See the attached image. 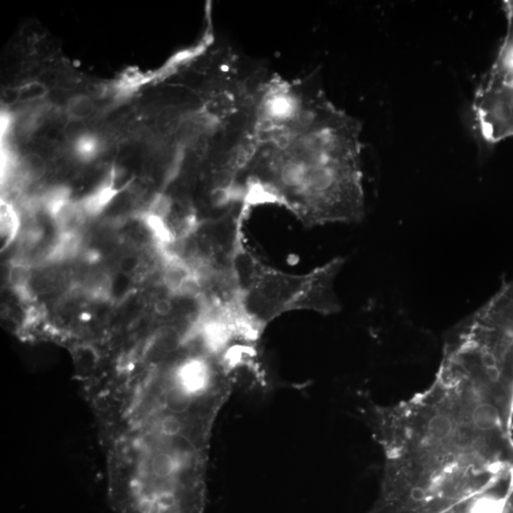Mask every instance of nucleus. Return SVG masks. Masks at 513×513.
Wrapping results in <instances>:
<instances>
[{
    "instance_id": "obj_11",
    "label": "nucleus",
    "mask_w": 513,
    "mask_h": 513,
    "mask_svg": "<svg viewBox=\"0 0 513 513\" xmlns=\"http://www.w3.org/2000/svg\"><path fill=\"white\" fill-rule=\"evenodd\" d=\"M174 305L170 299H160L155 303L154 310L158 316H170L174 312Z\"/></svg>"
},
{
    "instance_id": "obj_4",
    "label": "nucleus",
    "mask_w": 513,
    "mask_h": 513,
    "mask_svg": "<svg viewBox=\"0 0 513 513\" xmlns=\"http://www.w3.org/2000/svg\"><path fill=\"white\" fill-rule=\"evenodd\" d=\"M20 230V218L14 206L6 200L0 205V240L3 251L16 240Z\"/></svg>"
},
{
    "instance_id": "obj_6",
    "label": "nucleus",
    "mask_w": 513,
    "mask_h": 513,
    "mask_svg": "<svg viewBox=\"0 0 513 513\" xmlns=\"http://www.w3.org/2000/svg\"><path fill=\"white\" fill-rule=\"evenodd\" d=\"M20 168L25 179L29 181L40 180L47 172L46 161L37 152L27 153L22 158Z\"/></svg>"
},
{
    "instance_id": "obj_3",
    "label": "nucleus",
    "mask_w": 513,
    "mask_h": 513,
    "mask_svg": "<svg viewBox=\"0 0 513 513\" xmlns=\"http://www.w3.org/2000/svg\"><path fill=\"white\" fill-rule=\"evenodd\" d=\"M469 419L470 429L479 432H489L496 429L501 422L499 410L489 402H479L464 410Z\"/></svg>"
},
{
    "instance_id": "obj_7",
    "label": "nucleus",
    "mask_w": 513,
    "mask_h": 513,
    "mask_svg": "<svg viewBox=\"0 0 513 513\" xmlns=\"http://www.w3.org/2000/svg\"><path fill=\"white\" fill-rule=\"evenodd\" d=\"M66 112L68 117L72 120L87 119L94 112V103L88 95H75L68 102Z\"/></svg>"
},
{
    "instance_id": "obj_8",
    "label": "nucleus",
    "mask_w": 513,
    "mask_h": 513,
    "mask_svg": "<svg viewBox=\"0 0 513 513\" xmlns=\"http://www.w3.org/2000/svg\"><path fill=\"white\" fill-rule=\"evenodd\" d=\"M32 274L24 263H14L10 268L9 281L12 288L23 298L29 296V286Z\"/></svg>"
},
{
    "instance_id": "obj_12",
    "label": "nucleus",
    "mask_w": 513,
    "mask_h": 513,
    "mask_svg": "<svg viewBox=\"0 0 513 513\" xmlns=\"http://www.w3.org/2000/svg\"><path fill=\"white\" fill-rule=\"evenodd\" d=\"M138 265H139V261H138L137 256H125V258L123 259V261H121L120 268L122 269L123 272L130 273L132 272V271L135 270V269L137 268Z\"/></svg>"
},
{
    "instance_id": "obj_2",
    "label": "nucleus",
    "mask_w": 513,
    "mask_h": 513,
    "mask_svg": "<svg viewBox=\"0 0 513 513\" xmlns=\"http://www.w3.org/2000/svg\"><path fill=\"white\" fill-rule=\"evenodd\" d=\"M344 265L345 259L339 256L308 274H289L266 265L243 243L235 263L241 313L260 333L288 312L338 313L334 283Z\"/></svg>"
},
{
    "instance_id": "obj_10",
    "label": "nucleus",
    "mask_w": 513,
    "mask_h": 513,
    "mask_svg": "<svg viewBox=\"0 0 513 513\" xmlns=\"http://www.w3.org/2000/svg\"><path fill=\"white\" fill-rule=\"evenodd\" d=\"M97 141L90 137H82L75 144V152L81 159H90L97 154Z\"/></svg>"
},
{
    "instance_id": "obj_1",
    "label": "nucleus",
    "mask_w": 513,
    "mask_h": 513,
    "mask_svg": "<svg viewBox=\"0 0 513 513\" xmlns=\"http://www.w3.org/2000/svg\"><path fill=\"white\" fill-rule=\"evenodd\" d=\"M361 125L333 103L308 127L258 139L246 203H276L308 226L364 217Z\"/></svg>"
},
{
    "instance_id": "obj_5",
    "label": "nucleus",
    "mask_w": 513,
    "mask_h": 513,
    "mask_svg": "<svg viewBox=\"0 0 513 513\" xmlns=\"http://www.w3.org/2000/svg\"><path fill=\"white\" fill-rule=\"evenodd\" d=\"M187 118L185 113L175 105H168L158 112L155 119V130L160 137H174L183 128Z\"/></svg>"
},
{
    "instance_id": "obj_9",
    "label": "nucleus",
    "mask_w": 513,
    "mask_h": 513,
    "mask_svg": "<svg viewBox=\"0 0 513 513\" xmlns=\"http://www.w3.org/2000/svg\"><path fill=\"white\" fill-rule=\"evenodd\" d=\"M46 86L40 82H31L17 89V101L31 102L41 99L46 95Z\"/></svg>"
}]
</instances>
